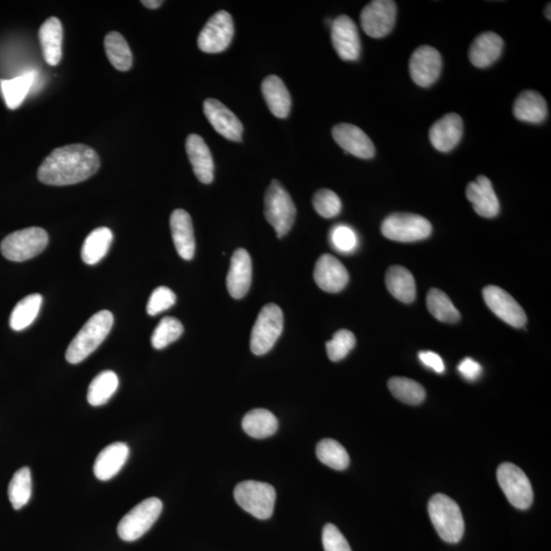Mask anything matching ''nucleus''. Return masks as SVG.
Here are the masks:
<instances>
[{
  "label": "nucleus",
  "mask_w": 551,
  "mask_h": 551,
  "mask_svg": "<svg viewBox=\"0 0 551 551\" xmlns=\"http://www.w3.org/2000/svg\"><path fill=\"white\" fill-rule=\"evenodd\" d=\"M100 167V155L94 148L70 144L53 151L39 167L37 177L46 185H74L89 179Z\"/></svg>",
  "instance_id": "1"
},
{
  "label": "nucleus",
  "mask_w": 551,
  "mask_h": 551,
  "mask_svg": "<svg viewBox=\"0 0 551 551\" xmlns=\"http://www.w3.org/2000/svg\"><path fill=\"white\" fill-rule=\"evenodd\" d=\"M114 325V316L110 310H102L92 316L70 343L66 358L70 364L77 365L94 353L108 337Z\"/></svg>",
  "instance_id": "2"
},
{
  "label": "nucleus",
  "mask_w": 551,
  "mask_h": 551,
  "mask_svg": "<svg viewBox=\"0 0 551 551\" xmlns=\"http://www.w3.org/2000/svg\"><path fill=\"white\" fill-rule=\"evenodd\" d=\"M428 512L438 535L445 542L457 543L463 539L465 522L461 508L454 499L436 494L430 499Z\"/></svg>",
  "instance_id": "3"
},
{
  "label": "nucleus",
  "mask_w": 551,
  "mask_h": 551,
  "mask_svg": "<svg viewBox=\"0 0 551 551\" xmlns=\"http://www.w3.org/2000/svg\"><path fill=\"white\" fill-rule=\"evenodd\" d=\"M265 217L279 238L292 230L296 217L295 204L287 190L273 180L265 196Z\"/></svg>",
  "instance_id": "4"
},
{
  "label": "nucleus",
  "mask_w": 551,
  "mask_h": 551,
  "mask_svg": "<svg viewBox=\"0 0 551 551\" xmlns=\"http://www.w3.org/2000/svg\"><path fill=\"white\" fill-rule=\"evenodd\" d=\"M284 316L274 303L261 308L251 335V350L256 356L270 351L284 332Z\"/></svg>",
  "instance_id": "5"
},
{
  "label": "nucleus",
  "mask_w": 551,
  "mask_h": 551,
  "mask_svg": "<svg viewBox=\"0 0 551 551\" xmlns=\"http://www.w3.org/2000/svg\"><path fill=\"white\" fill-rule=\"evenodd\" d=\"M236 503L244 511L259 520L272 517L276 503V491L270 484L247 480L234 489Z\"/></svg>",
  "instance_id": "6"
},
{
  "label": "nucleus",
  "mask_w": 551,
  "mask_h": 551,
  "mask_svg": "<svg viewBox=\"0 0 551 551\" xmlns=\"http://www.w3.org/2000/svg\"><path fill=\"white\" fill-rule=\"evenodd\" d=\"M48 234L45 229L30 227L11 233L0 245L3 256L9 260L25 261L38 256L46 249Z\"/></svg>",
  "instance_id": "7"
},
{
  "label": "nucleus",
  "mask_w": 551,
  "mask_h": 551,
  "mask_svg": "<svg viewBox=\"0 0 551 551\" xmlns=\"http://www.w3.org/2000/svg\"><path fill=\"white\" fill-rule=\"evenodd\" d=\"M162 512L161 500L150 498L140 503L119 521L118 535L127 542L136 541L148 532Z\"/></svg>",
  "instance_id": "8"
},
{
  "label": "nucleus",
  "mask_w": 551,
  "mask_h": 551,
  "mask_svg": "<svg viewBox=\"0 0 551 551\" xmlns=\"http://www.w3.org/2000/svg\"><path fill=\"white\" fill-rule=\"evenodd\" d=\"M384 237L398 243H415L428 238L432 225L427 218L414 214H393L381 226Z\"/></svg>",
  "instance_id": "9"
},
{
  "label": "nucleus",
  "mask_w": 551,
  "mask_h": 551,
  "mask_svg": "<svg viewBox=\"0 0 551 551\" xmlns=\"http://www.w3.org/2000/svg\"><path fill=\"white\" fill-rule=\"evenodd\" d=\"M498 481L512 506L527 510L533 504V489L525 473L517 465L504 463L498 470Z\"/></svg>",
  "instance_id": "10"
},
{
  "label": "nucleus",
  "mask_w": 551,
  "mask_h": 551,
  "mask_svg": "<svg viewBox=\"0 0 551 551\" xmlns=\"http://www.w3.org/2000/svg\"><path fill=\"white\" fill-rule=\"evenodd\" d=\"M234 37V23L229 12L218 11L200 33L199 47L207 53H218L227 49Z\"/></svg>",
  "instance_id": "11"
},
{
  "label": "nucleus",
  "mask_w": 551,
  "mask_h": 551,
  "mask_svg": "<svg viewBox=\"0 0 551 551\" xmlns=\"http://www.w3.org/2000/svg\"><path fill=\"white\" fill-rule=\"evenodd\" d=\"M398 6L392 0H374L360 12V25L372 38L390 34L397 21Z\"/></svg>",
  "instance_id": "12"
},
{
  "label": "nucleus",
  "mask_w": 551,
  "mask_h": 551,
  "mask_svg": "<svg viewBox=\"0 0 551 551\" xmlns=\"http://www.w3.org/2000/svg\"><path fill=\"white\" fill-rule=\"evenodd\" d=\"M441 70V54L432 46L423 45L416 48L409 60V74L413 81L421 87L433 85L440 78Z\"/></svg>",
  "instance_id": "13"
},
{
  "label": "nucleus",
  "mask_w": 551,
  "mask_h": 551,
  "mask_svg": "<svg viewBox=\"0 0 551 551\" xmlns=\"http://www.w3.org/2000/svg\"><path fill=\"white\" fill-rule=\"evenodd\" d=\"M483 298L487 307L496 314L500 320L514 328H522L527 323L525 310L512 295L498 286H487L483 291Z\"/></svg>",
  "instance_id": "14"
},
{
  "label": "nucleus",
  "mask_w": 551,
  "mask_h": 551,
  "mask_svg": "<svg viewBox=\"0 0 551 551\" xmlns=\"http://www.w3.org/2000/svg\"><path fill=\"white\" fill-rule=\"evenodd\" d=\"M331 39L341 60L353 62L359 58V34L356 23L350 17L339 16L332 22Z\"/></svg>",
  "instance_id": "15"
},
{
  "label": "nucleus",
  "mask_w": 551,
  "mask_h": 551,
  "mask_svg": "<svg viewBox=\"0 0 551 551\" xmlns=\"http://www.w3.org/2000/svg\"><path fill=\"white\" fill-rule=\"evenodd\" d=\"M314 279L323 292L337 293L349 284L350 274L341 260L331 254H323L317 260Z\"/></svg>",
  "instance_id": "16"
},
{
  "label": "nucleus",
  "mask_w": 551,
  "mask_h": 551,
  "mask_svg": "<svg viewBox=\"0 0 551 551\" xmlns=\"http://www.w3.org/2000/svg\"><path fill=\"white\" fill-rule=\"evenodd\" d=\"M203 111L210 125L220 136L235 143L243 140V123L221 102L209 98L203 103Z\"/></svg>",
  "instance_id": "17"
},
{
  "label": "nucleus",
  "mask_w": 551,
  "mask_h": 551,
  "mask_svg": "<svg viewBox=\"0 0 551 551\" xmlns=\"http://www.w3.org/2000/svg\"><path fill=\"white\" fill-rule=\"evenodd\" d=\"M332 136L339 146L355 157L369 160L375 155L373 141L355 125L338 124L332 130Z\"/></svg>",
  "instance_id": "18"
},
{
  "label": "nucleus",
  "mask_w": 551,
  "mask_h": 551,
  "mask_svg": "<svg viewBox=\"0 0 551 551\" xmlns=\"http://www.w3.org/2000/svg\"><path fill=\"white\" fill-rule=\"evenodd\" d=\"M464 123L461 116L451 112L431 127L429 138L438 152H449L463 137Z\"/></svg>",
  "instance_id": "19"
},
{
  "label": "nucleus",
  "mask_w": 551,
  "mask_h": 551,
  "mask_svg": "<svg viewBox=\"0 0 551 551\" xmlns=\"http://www.w3.org/2000/svg\"><path fill=\"white\" fill-rule=\"evenodd\" d=\"M252 280V261L250 253L239 249L233 253L227 276V288L233 299L244 298Z\"/></svg>",
  "instance_id": "20"
},
{
  "label": "nucleus",
  "mask_w": 551,
  "mask_h": 551,
  "mask_svg": "<svg viewBox=\"0 0 551 551\" xmlns=\"http://www.w3.org/2000/svg\"><path fill=\"white\" fill-rule=\"evenodd\" d=\"M465 195L479 216L491 218L499 214V201L487 177L481 175L475 182H470Z\"/></svg>",
  "instance_id": "21"
},
{
  "label": "nucleus",
  "mask_w": 551,
  "mask_h": 551,
  "mask_svg": "<svg viewBox=\"0 0 551 551\" xmlns=\"http://www.w3.org/2000/svg\"><path fill=\"white\" fill-rule=\"evenodd\" d=\"M169 226L177 252L183 259H193L195 253V238L192 217L186 210H175L169 218Z\"/></svg>",
  "instance_id": "22"
},
{
  "label": "nucleus",
  "mask_w": 551,
  "mask_h": 551,
  "mask_svg": "<svg viewBox=\"0 0 551 551\" xmlns=\"http://www.w3.org/2000/svg\"><path fill=\"white\" fill-rule=\"evenodd\" d=\"M186 152L196 178L203 184L213 182L214 160L206 141L197 134H190L186 139Z\"/></svg>",
  "instance_id": "23"
},
{
  "label": "nucleus",
  "mask_w": 551,
  "mask_h": 551,
  "mask_svg": "<svg viewBox=\"0 0 551 551\" xmlns=\"http://www.w3.org/2000/svg\"><path fill=\"white\" fill-rule=\"evenodd\" d=\"M130 449L123 442H116L103 448L95 463V475L101 481H109L119 474L128 459Z\"/></svg>",
  "instance_id": "24"
},
{
  "label": "nucleus",
  "mask_w": 551,
  "mask_h": 551,
  "mask_svg": "<svg viewBox=\"0 0 551 551\" xmlns=\"http://www.w3.org/2000/svg\"><path fill=\"white\" fill-rule=\"evenodd\" d=\"M504 45L503 38L496 33L480 34L470 47V61L480 69L489 67L500 58Z\"/></svg>",
  "instance_id": "25"
},
{
  "label": "nucleus",
  "mask_w": 551,
  "mask_h": 551,
  "mask_svg": "<svg viewBox=\"0 0 551 551\" xmlns=\"http://www.w3.org/2000/svg\"><path fill=\"white\" fill-rule=\"evenodd\" d=\"M261 91L268 109L275 117L285 119L292 110V96L278 76H267L261 84Z\"/></svg>",
  "instance_id": "26"
},
{
  "label": "nucleus",
  "mask_w": 551,
  "mask_h": 551,
  "mask_svg": "<svg viewBox=\"0 0 551 551\" xmlns=\"http://www.w3.org/2000/svg\"><path fill=\"white\" fill-rule=\"evenodd\" d=\"M547 115V103L539 92L533 90L522 92L514 102V116L519 121L539 124Z\"/></svg>",
  "instance_id": "27"
},
{
  "label": "nucleus",
  "mask_w": 551,
  "mask_h": 551,
  "mask_svg": "<svg viewBox=\"0 0 551 551\" xmlns=\"http://www.w3.org/2000/svg\"><path fill=\"white\" fill-rule=\"evenodd\" d=\"M39 40L48 65H59L62 56V25L58 18H49L40 27Z\"/></svg>",
  "instance_id": "28"
},
{
  "label": "nucleus",
  "mask_w": 551,
  "mask_h": 551,
  "mask_svg": "<svg viewBox=\"0 0 551 551\" xmlns=\"http://www.w3.org/2000/svg\"><path fill=\"white\" fill-rule=\"evenodd\" d=\"M386 286L395 299L404 303L415 300L416 288L414 276L402 266H392L386 273Z\"/></svg>",
  "instance_id": "29"
},
{
  "label": "nucleus",
  "mask_w": 551,
  "mask_h": 551,
  "mask_svg": "<svg viewBox=\"0 0 551 551\" xmlns=\"http://www.w3.org/2000/svg\"><path fill=\"white\" fill-rule=\"evenodd\" d=\"M278 420L267 409L257 408L247 413L243 420V428L246 434L256 440H264L277 432Z\"/></svg>",
  "instance_id": "30"
},
{
  "label": "nucleus",
  "mask_w": 551,
  "mask_h": 551,
  "mask_svg": "<svg viewBox=\"0 0 551 551\" xmlns=\"http://www.w3.org/2000/svg\"><path fill=\"white\" fill-rule=\"evenodd\" d=\"M112 242V232L107 227L97 228L85 239L81 257L85 264L94 266L107 256Z\"/></svg>",
  "instance_id": "31"
},
{
  "label": "nucleus",
  "mask_w": 551,
  "mask_h": 551,
  "mask_svg": "<svg viewBox=\"0 0 551 551\" xmlns=\"http://www.w3.org/2000/svg\"><path fill=\"white\" fill-rule=\"evenodd\" d=\"M105 53L111 65L121 72H127L133 65V54L121 33L112 31L104 38Z\"/></svg>",
  "instance_id": "32"
},
{
  "label": "nucleus",
  "mask_w": 551,
  "mask_h": 551,
  "mask_svg": "<svg viewBox=\"0 0 551 551\" xmlns=\"http://www.w3.org/2000/svg\"><path fill=\"white\" fill-rule=\"evenodd\" d=\"M119 387V378L112 371H104L92 380L88 388L87 399L92 407L108 404Z\"/></svg>",
  "instance_id": "33"
},
{
  "label": "nucleus",
  "mask_w": 551,
  "mask_h": 551,
  "mask_svg": "<svg viewBox=\"0 0 551 551\" xmlns=\"http://www.w3.org/2000/svg\"><path fill=\"white\" fill-rule=\"evenodd\" d=\"M42 301H44V299L38 293L28 295L25 299L20 300L11 315V328L19 332L31 326L39 314Z\"/></svg>",
  "instance_id": "34"
},
{
  "label": "nucleus",
  "mask_w": 551,
  "mask_h": 551,
  "mask_svg": "<svg viewBox=\"0 0 551 551\" xmlns=\"http://www.w3.org/2000/svg\"><path fill=\"white\" fill-rule=\"evenodd\" d=\"M427 307L431 315L438 321L454 324L461 319V314L454 303L440 289H431L427 296Z\"/></svg>",
  "instance_id": "35"
},
{
  "label": "nucleus",
  "mask_w": 551,
  "mask_h": 551,
  "mask_svg": "<svg viewBox=\"0 0 551 551\" xmlns=\"http://www.w3.org/2000/svg\"><path fill=\"white\" fill-rule=\"evenodd\" d=\"M34 77V73L30 72L11 80L0 81L6 107L10 110H16L23 103L28 92L32 87Z\"/></svg>",
  "instance_id": "36"
},
{
  "label": "nucleus",
  "mask_w": 551,
  "mask_h": 551,
  "mask_svg": "<svg viewBox=\"0 0 551 551\" xmlns=\"http://www.w3.org/2000/svg\"><path fill=\"white\" fill-rule=\"evenodd\" d=\"M388 387L395 399L407 405L418 406L426 399L425 388L412 379L394 377Z\"/></svg>",
  "instance_id": "37"
},
{
  "label": "nucleus",
  "mask_w": 551,
  "mask_h": 551,
  "mask_svg": "<svg viewBox=\"0 0 551 551\" xmlns=\"http://www.w3.org/2000/svg\"><path fill=\"white\" fill-rule=\"evenodd\" d=\"M32 496L31 470L28 467L18 470L9 485V499L15 510L24 507Z\"/></svg>",
  "instance_id": "38"
},
{
  "label": "nucleus",
  "mask_w": 551,
  "mask_h": 551,
  "mask_svg": "<svg viewBox=\"0 0 551 551\" xmlns=\"http://www.w3.org/2000/svg\"><path fill=\"white\" fill-rule=\"evenodd\" d=\"M317 456L328 467L342 471L349 467L350 458L342 445L333 440H323L317 444Z\"/></svg>",
  "instance_id": "39"
},
{
  "label": "nucleus",
  "mask_w": 551,
  "mask_h": 551,
  "mask_svg": "<svg viewBox=\"0 0 551 551\" xmlns=\"http://www.w3.org/2000/svg\"><path fill=\"white\" fill-rule=\"evenodd\" d=\"M184 327L182 323L173 317L162 319L152 336V344L155 350H164L169 344L178 341L182 336Z\"/></svg>",
  "instance_id": "40"
},
{
  "label": "nucleus",
  "mask_w": 551,
  "mask_h": 551,
  "mask_svg": "<svg viewBox=\"0 0 551 551\" xmlns=\"http://www.w3.org/2000/svg\"><path fill=\"white\" fill-rule=\"evenodd\" d=\"M356 337L349 330H339L333 338L326 343L329 358L332 362H339L348 357L356 346Z\"/></svg>",
  "instance_id": "41"
},
{
  "label": "nucleus",
  "mask_w": 551,
  "mask_h": 551,
  "mask_svg": "<svg viewBox=\"0 0 551 551\" xmlns=\"http://www.w3.org/2000/svg\"><path fill=\"white\" fill-rule=\"evenodd\" d=\"M314 208L323 218H331L341 214L342 203L338 195L329 189H321L314 195Z\"/></svg>",
  "instance_id": "42"
},
{
  "label": "nucleus",
  "mask_w": 551,
  "mask_h": 551,
  "mask_svg": "<svg viewBox=\"0 0 551 551\" xmlns=\"http://www.w3.org/2000/svg\"><path fill=\"white\" fill-rule=\"evenodd\" d=\"M332 246L338 252L351 253L358 249V240L356 232L349 226L338 225L331 231Z\"/></svg>",
  "instance_id": "43"
},
{
  "label": "nucleus",
  "mask_w": 551,
  "mask_h": 551,
  "mask_svg": "<svg viewBox=\"0 0 551 551\" xmlns=\"http://www.w3.org/2000/svg\"><path fill=\"white\" fill-rule=\"evenodd\" d=\"M176 294L171 289L160 286L154 289L148 300L146 312L150 316H157L171 308L176 303Z\"/></svg>",
  "instance_id": "44"
},
{
  "label": "nucleus",
  "mask_w": 551,
  "mask_h": 551,
  "mask_svg": "<svg viewBox=\"0 0 551 551\" xmlns=\"http://www.w3.org/2000/svg\"><path fill=\"white\" fill-rule=\"evenodd\" d=\"M322 539L325 551H352L348 540L333 524L324 527Z\"/></svg>",
  "instance_id": "45"
},
{
  "label": "nucleus",
  "mask_w": 551,
  "mask_h": 551,
  "mask_svg": "<svg viewBox=\"0 0 551 551\" xmlns=\"http://www.w3.org/2000/svg\"><path fill=\"white\" fill-rule=\"evenodd\" d=\"M457 370L465 379L469 381L477 380L482 374V366L470 358L463 359L461 364L458 365Z\"/></svg>",
  "instance_id": "46"
},
{
  "label": "nucleus",
  "mask_w": 551,
  "mask_h": 551,
  "mask_svg": "<svg viewBox=\"0 0 551 551\" xmlns=\"http://www.w3.org/2000/svg\"><path fill=\"white\" fill-rule=\"evenodd\" d=\"M419 358L424 365L438 374H441L445 370L441 357L438 356L437 353L433 351H421L419 353Z\"/></svg>",
  "instance_id": "47"
},
{
  "label": "nucleus",
  "mask_w": 551,
  "mask_h": 551,
  "mask_svg": "<svg viewBox=\"0 0 551 551\" xmlns=\"http://www.w3.org/2000/svg\"><path fill=\"white\" fill-rule=\"evenodd\" d=\"M141 4H143L147 9L155 10L160 8L162 2H160V0H144Z\"/></svg>",
  "instance_id": "48"
},
{
  "label": "nucleus",
  "mask_w": 551,
  "mask_h": 551,
  "mask_svg": "<svg viewBox=\"0 0 551 551\" xmlns=\"http://www.w3.org/2000/svg\"><path fill=\"white\" fill-rule=\"evenodd\" d=\"M546 17H547L548 20H550V19H551V17H550V4H548V5H547V11H546Z\"/></svg>",
  "instance_id": "49"
}]
</instances>
